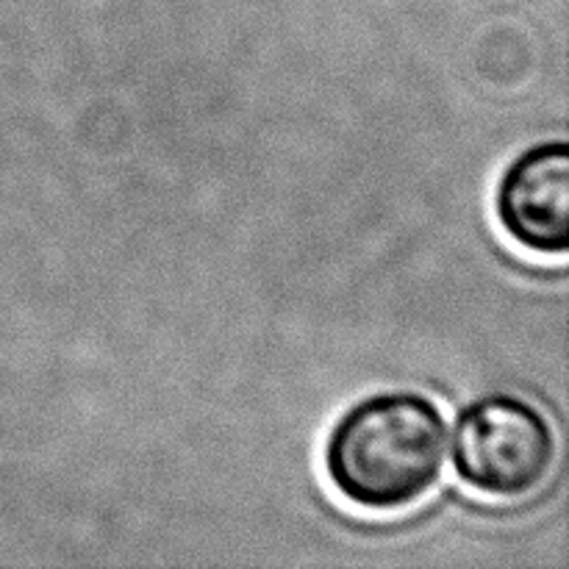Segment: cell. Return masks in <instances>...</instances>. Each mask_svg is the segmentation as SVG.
<instances>
[{"mask_svg": "<svg viewBox=\"0 0 569 569\" xmlns=\"http://www.w3.org/2000/svg\"><path fill=\"white\" fill-rule=\"evenodd\" d=\"M450 426L417 389H378L350 403L322 439V476L345 506L365 515L415 509L442 483Z\"/></svg>", "mask_w": 569, "mask_h": 569, "instance_id": "obj_1", "label": "cell"}, {"mask_svg": "<svg viewBox=\"0 0 569 569\" xmlns=\"http://www.w3.org/2000/svg\"><path fill=\"white\" fill-rule=\"evenodd\" d=\"M495 222L533 259L561 261L569 250V144L548 137L522 148L492 189Z\"/></svg>", "mask_w": 569, "mask_h": 569, "instance_id": "obj_3", "label": "cell"}, {"mask_svg": "<svg viewBox=\"0 0 569 569\" xmlns=\"http://www.w3.org/2000/svg\"><path fill=\"white\" fill-rule=\"evenodd\" d=\"M453 476L467 492L489 500H526L550 481L559 433L545 409L517 392H487L456 415Z\"/></svg>", "mask_w": 569, "mask_h": 569, "instance_id": "obj_2", "label": "cell"}]
</instances>
